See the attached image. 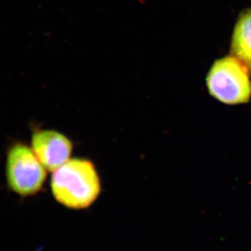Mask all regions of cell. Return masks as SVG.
<instances>
[{"mask_svg": "<svg viewBox=\"0 0 251 251\" xmlns=\"http://www.w3.org/2000/svg\"><path fill=\"white\" fill-rule=\"evenodd\" d=\"M50 185L55 201L71 210L89 208L102 192L101 179L95 164L81 157L71 158L53 171Z\"/></svg>", "mask_w": 251, "mask_h": 251, "instance_id": "cell-1", "label": "cell"}, {"mask_svg": "<svg viewBox=\"0 0 251 251\" xmlns=\"http://www.w3.org/2000/svg\"><path fill=\"white\" fill-rule=\"evenodd\" d=\"M48 172L30 146L17 142L7 148L5 177L7 187L15 195L28 198L41 192Z\"/></svg>", "mask_w": 251, "mask_h": 251, "instance_id": "cell-2", "label": "cell"}, {"mask_svg": "<svg viewBox=\"0 0 251 251\" xmlns=\"http://www.w3.org/2000/svg\"><path fill=\"white\" fill-rule=\"evenodd\" d=\"M251 74L235 57L226 56L214 63L206 76L212 97L227 105L243 104L251 98Z\"/></svg>", "mask_w": 251, "mask_h": 251, "instance_id": "cell-3", "label": "cell"}, {"mask_svg": "<svg viewBox=\"0 0 251 251\" xmlns=\"http://www.w3.org/2000/svg\"><path fill=\"white\" fill-rule=\"evenodd\" d=\"M230 50L231 55L238 59L251 75V8L240 15L233 30Z\"/></svg>", "mask_w": 251, "mask_h": 251, "instance_id": "cell-5", "label": "cell"}, {"mask_svg": "<svg viewBox=\"0 0 251 251\" xmlns=\"http://www.w3.org/2000/svg\"><path fill=\"white\" fill-rule=\"evenodd\" d=\"M30 147L46 169L52 173L71 159L74 142L59 131L36 128L31 134Z\"/></svg>", "mask_w": 251, "mask_h": 251, "instance_id": "cell-4", "label": "cell"}]
</instances>
